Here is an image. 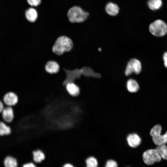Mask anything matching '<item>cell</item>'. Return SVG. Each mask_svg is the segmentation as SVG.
<instances>
[{"mask_svg":"<svg viewBox=\"0 0 167 167\" xmlns=\"http://www.w3.org/2000/svg\"><path fill=\"white\" fill-rule=\"evenodd\" d=\"M73 46V41L71 38L65 35H62L56 39L52 50L55 54L61 55L65 52L71 50Z\"/></svg>","mask_w":167,"mask_h":167,"instance_id":"obj_1","label":"cell"},{"mask_svg":"<svg viewBox=\"0 0 167 167\" xmlns=\"http://www.w3.org/2000/svg\"><path fill=\"white\" fill-rule=\"evenodd\" d=\"M89 13L85 11L81 7L74 6L68 10L67 16L69 21L71 23H82L88 19Z\"/></svg>","mask_w":167,"mask_h":167,"instance_id":"obj_2","label":"cell"},{"mask_svg":"<svg viewBox=\"0 0 167 167\" xmlns=\"http://www.w3.org/2000/svg\"><path fill=\"white\" fill-rule=\"evenodd\" d=\"M162 130L161 125L157 124L153 126L150 131L149 135L156 146L167 143V130L162 134Z\"/></svg>","mask_w":167,"mask_h":167,"instance_id":"obj_3","label":"cell"},{"mask_svg":"<svg viewBox=\"0 0 167 167\" xmlns=\"http://www.w3.org/2000/svg\"><path fill=\"white\" fill-rule=\"evenodd\" d=\"M149 29L153 35L157 37L163 36L167 33V24L163 20L158 19L150 24Z\"/></svg>","mask_w":167,"mask_h":167,"instance_id":"obj_4","label":"cell"},{"mask_svg":"<svg viewBox=\"0 0 167 167\" xmlns=\"http://www.w3.org/2000/svg\"><path fill=\"white\" fill-rule=\"evenodd\" d=\"M143 162L146 165H151L156 163L161 162L162 158L155 148L145 150L142 156Z\"/></svg>","mask_w":167,"mask_h":167,"instance_id":"obj_5","label":"cell"},{"mask_svg":"<svg viewBox=\"0 0 167 167\" xmlns=\"http://www.w3.org/2000/svg\"><path fill=\"white\" fill-rule=\"evenodd\" d=\"M126 140L129 147L132 148L138 147L141 144L142 139L137 134L135 133H130L126 136Z\"/></svg>","mask_w":167,"mask_h":167,"instance_id":"obj_6","label":"cell"},{"mask_svg":"<svg viewBox=\"0 0 167 167\" xmlns=\"http://www.w3.org/2000/svg\"><path fill=\"white\" fill-rule=\"evenodd\" d=\"M4 104L9 106H12L16 105L18 101L17 96L14 93L8 92L5 94L3 97Z\"/></svg>","mask_w":167,"mask_h":167,"instance_id":"obj_7","label":"cell"},{"mask_svg":"<svg viewBox=\"0 0 167 167\" xmlns=\"http://www.w3.org/2000/svg\"><path fill=\"white\" fill-rule=\"evenodd\" d=\"M1 113L3 119L6 122L11 123L13 120L14 113L11 107L7 106L4 108Z\"/></svg>","mask_w":167,"mask_h":167,"instance_id":"obj_8","label":"cell"},{"mask_svg":"<svg viewBox=\"0 0 167 167\" xmlns=\"http://www.w3.org/2000/svg\"><path fill=\"white\" fill-rule=\"evenodd\" d=\"M25 15L28 21L31 23H34L38 17V12L36 8L30 7L26 10Z\"/></svg>","mask_w":167,"mask_h":167,"instance_id":"obj_9","label":"cell"},{"mask_svg":"<svg viewBox=\"0 0 167 167\" xmlns=\"http://www.w3.org/2000/svg\"><path fill=\"white\" fill-rule=\"evenodd\" d=\"M45 155L42 150L38 149L32 152V159L35 163L40 164L45 159Z\"/></svg>","mask_w":167,"mask_h":167,"instance_id":"obj_10","label":"cell"},{"mask_svg":"<svg viewBox=\"0 0 167 167\" xmlns=\"http://www.w3.org/2000/svg\"><path fill=\"white\" fill-rule=\"evenodd\" d=\"M45 71L48 73L54 74L57 73L59 70V64L54 61H51L48 62L45 65Z\"/></svg>","mask_w":167,"mask_h":167,"instance_id":"obj_11","label":"cell"},{"mask_svg":"<svg viewBox=\"0 0 167 167\" xmlns=\"http://www.w3.org/2000/svg\"><path fill=\"white\" fill-rule=\"evenodd\" d=\"M119 8L116 4L109 2L106 5L105 10L107 13L109 15L114 16L118 15L119 12Z\"/></svg>","mask_w":167,"mask_h":167,"instance_id":"obj_12","label":"cell"},{"mask_svg":"<svg viewBox=\"0 0 167 167\" xmlns=\"http://www.w3.org/2000/svg\"><path fill=\"white\" fill-rule=\"evenodd\" d=\"M126 88L131 93H135L139 90V87L137 81L134 79H130L126 82Z\"/></svg>","mask_w":167,"mask_h":167,"instance_id":"obj_13","label":"cell"},{"mask_svg":"<svg viewBox=\"0 0 167 167\" xmlns=\"http://www.w3.org/2000/svg\"><path fill=\"white\" fill-rule=\"evenodd\" d=\"M66 88L69 94L73 96H76L79 94V88L74 83H68L66 84Z\"/></svg>","mask_w":167,"mask_h":167,"instance_id":"obj_14","label":"cell"},{"mask_svg":"<svg viewBox=\"0 0 167 167\" xmlns=\"http://www.w3.org/2000/svg\"><path fill=\"white\" fill-rule=\"evenodd\" d=\"M163 4L162 0H148L147 4L149 8L152 11H156L160 9Z\"/></svg>","mask_w":167,"mask_h":167,"instance_id":"obj_15","label":"cell"},{"mask_svg":"<svg viewBox=\"0 0 167 167\" xmlns=\"http://www.w3.org/2000/svg\"><path fill=\"white\" fill-rule=\"evenodd\" d=\"M134 71V73L138 75L139 74L142 70V65L139 60L136 58H132L130 60Z\"/></svg>","mask_w":167,"mask_h":167,"instance_id":"obj_16","label":"cell"},{"mask_svg":"<svg viewBox=\"0 0 167 167\" xmlns=\"http://www.w3.org/2000/svg\"><path fill=\"white\" fill-rule=\"evenodd\" d=\"M3 164L6 167H16L18 165L17 160L10 156H7L5 158Z\"/></svg>","mask_w":167,"mask_h":167,"instance_id":"obj_17","label":"cell"},{"mask_svg":"<svg viewBox=\"0 0 167 167\" xmlns=\"http://www.w3.org/2000/svg\"><path fill=\"white\" fill-rule=\"evenodd\" d=\"M155 148L161 156L162 159L167 160V145L166 144L156 146Z\"/></svg>","mask_w":167,"mask_h":167,"instance_id":"obj_18","label":"cell"},{"mask_svg":"<svg viewBox=\"0 0 167 167\" xmlns=\"http://www.w3.org/2000/svg\"><path fill=\"white\" fill-rule=\"evenodd\" d=\"M11 133V127L5 123L0 121V136H3L10 135Z\"/></svg>","mask_w":167,"mask_h":167,"instance_id":"obj_19","label":"cell"},{"mask_svg":"<svg viewBox=\"0 0 167 167\" xmlns=\"http://www.w3.org/2000/svg\"><path fill=\"white\" fill-rule=\"evenodd\" d=\"M86 166L87 167H96L98 165V161L96 158L93 156H90L85 160Z\"/></svg>","mask_w":167,"mask_h":167,"instance_id":"obj_20","label":"cell"},{"mask_svg":"<svg viewBox=\"0 0 167 167\" xmlns=\"http://www.w3.org/2000/svg\"><path fill=\"white\" fill-rule=\"evenodd\" d=\"M133 73H134L133 69L131 62L130 61H129L126 65L125 71V74L126 76H128Z\"/></svg>","mask_w":167,"mask_h":167,"instance_id":"obj_21","label":"cell"},{"mask_svg":"<svg viewBox=\"0 0 167 167\" xmlns=\"http://www.w3.org/2000/svg\"><path fill=\"white\" fill-rule=\"evenodd\" d=\"M105 166V167H117L118 166V164L115 161L109 159L106 161Z\"/></svg>","mask_w":167,"mask_h":167,"instance_id":"obj_22","label":"cell"},{"mask_svg":"<svg viewBox=\"0 0 167 167\" xmlns=\"http://www.w3.org/2000/svg\"><path fill=\"white\" fill-rule=\"evenodd\" d=\"M27 2L31 6L36 7L41 4V0H27Z\"/></svg>","mask_w":167,"mask_h":167,"instance_id":"obj_23","label":"cell"},{"mask_svg":"<svg viewBox=\"0 0 167 167\" xmlns=\"http://www.w3.org/2000/svg\"><path fill=\"white\" fill-rule=\"evenodd\" d=\"M23 167H36V164L32 162H29L26 163L23 165Z\"/></svg>","mask_w":167,"mask_h":167,"instance_id":"obj_24","label":"cell"},{"mask_svg":"<svg viewBox=\"0 0 167 167\" xmlns=\"http://www.w3.org/2000/svg\"><path fill=\"white\" fill-rule=\"evenodd\" d=\"M163 58L164 61V64L165 67L167 68V51L164 53Z\"/></svg>","mask_w":167,"mask_h":167,"instance_id":"obj_25","label":"cell"},{"mask_svg":"<svg viewBox=\"0 0 167 167\" xmlns=\"http://www.w3.org/2000/svg\"><path fill=\"white\" fill-rule=\"evenodd\" d=\"M62 166L63 167H73L74 166L71 163L66 162L64 163Z\"/></svg>","mask_w":167,"mask_h":167,"instance_id":"obj_26","label":"cell"},{"mask_svg":"<svg viewBox=\"0 0 167 167\" xmlns=\"http://www.w3.org/2000/svg\"><path fill=\"white\" fill-rule=\"evenodd\" d=\"M4 108L3 103L0 100V113H2Z\"/></svg>","mask_w":167,"mask_h":167,"instance_id":"obj_27","label":"cell"}]
</instances>
